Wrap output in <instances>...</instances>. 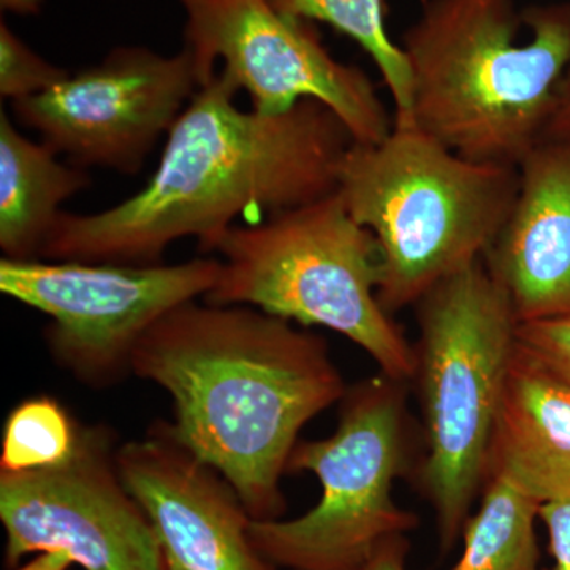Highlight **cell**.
<instances>
[{
	"instance_id": "obj_1",
	"label": "cell",
	"mask_w": 570,
	"mask_h": 570,
	"mask_svg": "<svg viewBox=\"0 0 570 570\" xmlns=\"http://www.w3.org/2000/svg\"><path fill=\"white\" fill-rule=\"evenodd\" d=\"M236 94L216 70L165 137L159 167L140 193L105 212H62L40 258L160 264L187 236L213 253L242 214L275 216L336 193L355 140L335 112L306 99L262 115L236 107Z\"/></svg>"
},
{
	"instance_id": "obj_2",
	"label": "cell",
	"mask_w": 570,
	"mask_h": 570,
	"mask_svg": "<svg viewBox=\"0 0 570 570\" xmlns=\"http://www.w3.org/2000/svg\"><path fill=\"white\" fill-rule=\"evenodd\" d=\"M132 374L170 395L165 430L230 483L253 520L283 517L299 431L347 392L321 336L255 307L197 302L146 333Z\"/></svg>"
},
{
	"instance_id": "obj_3",
	"label": "cell",
	"mask_w": 570,
	"mask_h": 570,
	"mask_svg": "<svg viewBox=\"0 0 570 570\" xmlns=\"http://www.w3.org/2000/svg\"><path fill=\"white\" fill-rule=\"evenodd\" d=\"M401 48L412 81L407 124L469 160L519 168L546 140L557 107L570 3L519 14L513 0H428Z\"/></svg>"
},
{
	"instance_id": "obj_4",
	"label": "cell",
	"mask_w": 570,
	"mask_h": 570,
	"mask_svg": "<svg viewBox=\"0 0 570 570\" xmlns=\"http://www.w3.org/2000/svg\"><path fill=\"white\" fill-rule=\"evenodd\" d=\"M519 184V168L469 160L412 124H393L373 145L354 142L337 190L351 216L376 238L382 306L393 316L482 262L512 212Z\"/></svg>"
},
{
	"instance_id": "obj_5",
	"label": "cell",
	"mask_w": 570,
	"mask_h": 570,
	"mask_svg": "<svg viewBox=\"0 0 570 570\" xmlns=\"http://www.w3.org/2000/svg\"><path fill=\"white\" fill-rule=\"evenodd\" d=\"M219 275L205 303L250 306L292 324L324 326L366 352L381 374L409 384L415 352L379 299L381 250L340 190L220 239Z\"/></svg>"
},
{
	"instance_id": "obj_6",
	"label": "cell",
	"mask_w": 570,
	"mask_h": 570,
	"mask_svg": "<svg viewBox=\"0 0 570 570\" xmlns=\"http://www.w3.org/2000/svg\"><path fill=\"white\" fill-rule=\"evenodd\" d=\"M414 344L426 455L420 489L441 549L463 535L487 483L491 438L519 346V321L482 262L448 277L415 305Z\"/></svg>"
},
{
	"instance_id": "obj_7",
	"label": "cell",
	"mask_w": 570,
	"mask_h": 570,
	"mask_svg": "<svg viewBox=\"0 0 570 570\" xmlns=\"http://www.w3.org/2000/svg\"><path fill=\"white\" fill-rule=\"evenodd\" d=\"M406 385L384 374L356 382L335 433L295 445L287 474L313 472L322 494L296 519L250 521V538L277 569L363 570L385 540L417 528L393 499L409 463Z\"/></svg>"
},
{
	"instance_id": "obj_8",
	"label": "cell",
	"mask_w": 570,
	"mask_h": 570,
	"mask_svg": "<svg viewBox=\"0 0 570 570\" xmlns=\"http://www.w3.org/2000/svg\"><path fill=\"white\" fill-rule=\"evenodd\" d=\"M220 262L178 265L0 261V292L50 317L45 341L56 363L89 387L132 374L138 344L160 318L205 296Z\"/></svg>"
},
{
	"instance_id": "obj_9",
	"label": "cell",
	"mask_w": 570,
	"mask_h": 570,
	"mask_svg": "<svg viewBox=\"0 0 570 570\" xmlns=\"http://www.w3.org/2000/svg\"><path fill=\"white\" fill-rule=\"evenodd\" d=\"M186 10L184 47L193 51L202 86L220 73L249 94L253 110L281 115L302 100L324 104L360 145L392 132L373 80L336 61L307 21L285 17L268 0H179Z\"/></svg>"
},
{
	"instance_id": "obj_10",
	"label": "cell",
	"mask_w": 570,
	"mask_h": 570,
	"mask_svg": "<svg viewBox=\"0 0 570 570\" xmlns=\"http://www.w3.org/2000/svg\"><path fill=\"white\" fill-rule=\"evenodd\" d=\"M115 433L82 426L58 466L0 472L6 564L48 553L85 570H165L151 521L124 485Z\"/></svg>"
},
{
	"instance_id": "obj_11",
	"label": "cell",
	"mask_w": 570,
	"mask_h": 570,
	"mask_svg": "<svg viewBox=\"0 0 570 570\" xmlns=\"http://www.w3.org/2000/svg\"><path fill=\"white\" fill-rule=\"evenodd\" d=\"M200 88L189 48L163 56L121 47L11 108L22 126L70 164L137 175Z\"/></svg>"
},
{
	"instance_id": "obj_12",
	"label": "cell",
	"mask_w": 570,
	"mask_h": 570,
	"mask_svg": "<svg viewBox=\"0 0 570 570\" xmlns=\"http://www.w3.org/2000/svg\"><path fill=\"white\" fill-rule=\"evenodd\" d=\"M119 474L151 521L165 570H277L250 538L236 491L157 422L119 445Z\"/></svg>"
},
{
	"instance_id": "obj_13",
	"label": "cell",
	"mask_w": 570,
	"mask_h": 570,
	"mask_svg": "<svg viewBox=\"0 0 570 570\" xmlns=\"http://www.w3.org/2000/svg\"><path fill=\"white\" fill-rule=\"evenodd\" d=\"M515 204L483 265L519 324L570 316V138H546L519 167Z\"/></svg>"
},
{
	"instance_id": "obj_14",
	"label": "cell",
	"mask_w": 570,
	"mask_h": 570,
	"mask_svg": "<svg viewBox=\"0 0 570 570\" xmlns=\"http://www.w3.org/2000/svg\"><path fill=\"white\" fill-rule=\"evenodd\" d=\"M489 479L540 505L570 499V387L520 346L491 438Z\"/></svg>"
},
{
	"instance_id": "obj_15",
	"label": "cell",
	"mask_w": 570,
	"mask_h": 570,
	"mask_svg": "<svg viewBox=\"0 0 570 570\" xmlns=\"http://www.w3.org/2000/svg\"><path fill=\"white\" fill-rule=\"evenodd\" d=\"M91 184L86 168L62 164L43 141L20 134L0 111V249L11 261H40L61 205Z\"/></svg>"
},
{
	"instance_id": "obj_16",
	"label": "cell",
	"mask_w": 570,
	"mask_h": 570,
	"mask_svg": "<svg viewBox=\"0 0 570 570\" xmlns=\"http://www.w3.org/2000/svg\"><path fill=\"white\" fill-rule=\"evenodd\" d=\"M539 509L505 480H487L479 510L463 530V553L450 570H540Z\"/></svg>"
},
{
	"instance_id": "obj_17",
	"label": "cell",
	"mask_w": 570,
	"mask_h": 570,
	"mask_svg": "<svg viewBox=\"0 0 570 570\" xmlns=\"http://www.w3.org/2000/svg\"><path fill=\"white\" fill-rule=\"evenodd\" d=\"M273 9L302 21H322L346 33L376 63L395 105V124L409 122L412 81L406 55L390 39L382 0H268Z\"/></svg>"
},
{
	"instance_id": "obj_18",
	"label": "cell",
	"mask_w": 570,
	"mask_h": 570,
	"mask_svg": "<svg viewBox=\"0 0 570 570\" xmlns=\"http://www.w3.org/2000/svg\"><path fill=\"white\" fill-rule=\"evenodd\" d=\"M80 423L56 397L31 396L11 409L0 449V472L58 466L73 455Z\"/></svg>"
},
{
	"instance_id": "obj_19",
	"label": "cell",
	"mask_w": 570,
	"mask_h": 570,
	"mask_svg": "<svg viewBox=\"0 0 570 570\" xmlns=\"http://www.w3.org/2000/svg\"><path fill=\"white\" fill-rule=\"evenodd\" d=\"M69 71L45 61L28 45L0 24V96L17 102L50 91L69 77Z\"/></svg>"
},
{
	"instance_id": "obj_20",
	"label": "cell",
	"mask_w": 570,
	"mask_h": 570,
	"mask_svg": "<svg viewBox=\"0 0 570 570\" xmlns=\"http://www.w3.org/2000/svg\"><path fill=\"white\" fill-rule=\"evenodd\" d=\"M519 346L570 387V316L520 324Z\"/></svg>"
},
{
	"instance_id": "obj_21",
	"label": "cell",
	"mask_w": 570,
	"mask_h": 570,
	"mask_svg": "<svg viewBox=\"0 0 570 570\" xmlns=\"http://www.w3.org/2000/svg\"><path fill=\"white\" fill-rule=\"evenodd\" d=\"M539 519L549 532L550 553L554 561L549 570H570V499L540 505Z\"/></svg>"
},
{
	"instance_id": "obj_22",
	"label": "cell",
	"mask_w": 570,
	"mask_h": 570,
	"mask_svg": "<svg viewBox=\"0 0 570 570\" xmlns=\"http://www.w3.org/2000/svg\"><path fill=\"white\" fill-rule=\"evenodd\" d=\"M409 540L406 535L387 539L363 570H406Z\"/></svg>"
},
{
	"instance_id": "obj_23",
	"label": "cell",
	"mask_w": 570,
	"mask_h": 570,
	"mask_svg": "<svg viewBox=\"0 0 570 570\" xmlns=\"http://www.w3.org/2000/svg\"><path fill=\"white\" fill-rule=\"evenodd\" d=\"M546 138H570V63L561 81L557 107L551 116Z\"/></svg>"
},
{
	"instance_id": "obj_24",
	"label": "cell",
	"mask_w": 570,
	"mask_h": 570,
	"mask_svg": "<svg viewBox=\"0 0 570 570\" xmlns=\"http://www.w3.org/2000/svg\"><path fill=\"white\" fill-rule=\"evenodd\" d=\"M43 0H0L3 10L18 14L39 13Z\"/></svg>"
}]
</instances>
